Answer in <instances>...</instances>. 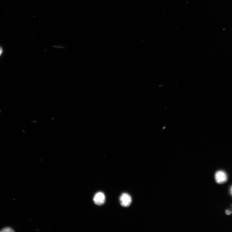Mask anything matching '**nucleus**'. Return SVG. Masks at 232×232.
<instances>
[{"mask_svg":"<svg viewBox=\"0 0 232 232\" xmlns=\"http://www.w3.org/2000/svg\"><path fill=\"white\" fill-rule=\"evenodd\" d=\"M2 49L0 47V56L2 54Z\"/></svg>","mask_w":232,"mask_h":232,"instance_id":"obj_7","label":"nucleus"},{"mask_svg":"<svg viewBox=\"0 0 232 232\" xmlns=\"http://www.w3.org/2000/svg\"><path fill=\"white\" fill-rule=\"evenodd\" d=\"M226 213L227 215H230L232 213V211L229 210H227L226 211Z\"/></svg>","mask_w":232,"mask_h":232,"instance_id":"obj_5","label":"nucleus"},{"mask_svg":"<svg viewBox=\"0 0 232 232\" xmlns=\"http://www.w3.org/2000/svg\"><path fill=\"white\" fill-rule=\"evenodd\" d=\"M216 182L219 184L226 183L228 179L227 174L223 171H219L216 172L215 176Z\"/></svg>","mask_w":232,"mask_h":232,"instance_id":"obj_1","label":"nucleus"},{"mask_svg":"<svg viewBox=\"0 0 232 232\" xmlns=\"http://www.w3.org/2000/svg\"><path fill=\"white\" fill-rule=\"evenodd\" d=\"M121 205L124 207H128L132 203V198L129 194L126 193H123L120 198Z\"/></svg>","mask_w":232,"mask_h":232,"instance_id":"obj_2","label":"nucleus"},{"mask_svg":"<svg viewBox=\"0 0 232 232\" xmlns=\"http://www.w3.org/2000/svg\"><path fill=\"white\" fill-rule=\"evenodd\" d=\"M230 192L231 195L232 196V186H231L230 190Z\"/></svg>","mask_w":232,"mask_h":232,"instance_id":"obj_6","label":"nucleus"},{"mask_svg":"<svg viewBox=\"0 0 232 232\" xmlns=\"http://www.w3.org/2000/svg\"><path fill=\"white\" fill-rule=\"evenodd\" d=\"M15 231L12 228L10 227H5L2 228L1 230H0V232H14Z\"/></svg>","mask_w":232,"mask_h":232,"instance_id":"obj_4","label":"nucleus"},{"mask_svg":"<svg viewBox=\"0 0 232 232\" xmlns=\"http://www.w3.org/2000/svg\"><path fill=\"white\" fill-rule=\"evenodd\" d=\"M105 201V196L101 192L97 193L94 198V201L95 204L98 205H102Z\"/></svg>","mask_w":232,"mask_h":232,"instance_id":"obj_3","label":"nucleus"}]
</instances>
